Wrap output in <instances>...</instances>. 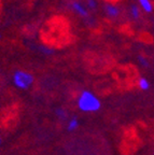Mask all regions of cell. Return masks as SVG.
Masks as SVG:
<instances>
[{
  "label": "cell",
  "instance_id": "7c38bea8",
  "mask_svg": "<svg viewBox=\"0 0 154 155\" xmlns=\"http://www.w3.org/2000/svg\"><path fill=\"white\" fill-rule=\"evenodd\" d=\"M85 5L89 11H94L97 9L98 3H97V0H85Z\"/></svg>",
  "mask_w": 154,
  "mask_h": 155
},
{
  "label": "cell",
  "instance_id": "52a82bcc",
  "mask_svg": "<svg viewBox=\"0 0 154 155\" xmlns=\"http://www.w3.org/2000/svg\"><path fill=\"white\" fill-rule=\"evenodd\" d=\"M54 114H55V116L57 117L58 120H60V121H68V119H69L70 116L69 114H68V111L66 109H64V108H62V107H58V108H56L55 111H54Z\"/></svg>",
  "mask_w": 154,
  "mask_h": 155
},
{
  "label": "cell",
  "instance_id": "ba28073f",
  "mask_svg": "<svg viewBox=\"0 0 154 155\" xmlns=\"http://www.w3.org/2000/svg\"><path fill=\"white\" fill-rule=\"evenodd\" d=\"M35 48H36V51L40 52L41 54H43V55H46V56L53 55V54L55 53L54 48H49V46L43 45V44H38V45H35Z\"/></svg>",
  "mask_w": 154,
  "mask_h": 155
},
{
  "label": "cell",
  "instance_id": "5b68a950",
  "mask_svg": "<svg viewBox=\"0 0 154 155\" xmlns=\"http://www.w3.org/2000/svg\"><path fill=\"white\" fill-rule=\"evenodd\" d=\"M79 126H80L79 120H78L77 116L73 115V116H70L69 119H68L67 124H66V128H67V130L69 133H73V131H75L79 128Z\"/></svg>",
  "mask_w": 154,
  "mask_h": 155
},
{
  "label": "cell",
  "instance_id": "9c48e42d",
  "mask_svg": "<svg viewBox=\"0 0 154 155\" xmlns=\"http://www.w3.org/2000/svg\"><path fill=\"white\" fill-rule=\"evenodd\" d=\"M138 86H139V88L141 91L147 92V91H149L151 88V83H150V81L148 80L147 78L140 77L139 80H138Z\"/></svg>",
  "mask_w": 154,
  "mask_h": 155
},
{
  "label": "cell",
  "instance_id": "277c9868",
  "mask_svg": "<svg viewBox=\"0 0 154 155\" xmlns=\"http://www.w3.org/2000/svg\"><path fill=\"white\" fill-rule=\"evenodd\" d=\"M104 11L107 16L110 18H118L121 14V9L113 3H106L104 5Z\"/></svg>",
  "mask_w": 154,
  "mask_h": 155
},
{
  "label": "cell",
  "instance_id": "6da1fadb",
  "mask_svg": "<svg viewBox=\"0 0 154 155\" xmlns=\"http://www.w3.org/2000/svg\"><path fill=\"white\" fill-rule=\"evenodd\" d=\"M77 107L81 112L94 113L101 109V100L92 91L84 90L78 96Z\"/></svg>",
  "mask_w": 154,
  "mask_h": 155
},
{
  "label": "cell",
  "instance_id": "3957f363",
  "mask_svg": "<svg viewBox=\"0 0 154 155\" xmlns=\"http://www.w3.org/2000/svg\"><path fill=\"white\" fill-rule=\"evenodd\" d=\"M68 8L72 11L75 14L78 16L82 17L84 19H89L91 17V13L89 10L86 8L84 3H82L80 0H70V2L68 3Z\"/></svg>",
  "mask_w": 154,
  "mask_h": 155
},
{
  "label": "cell",
  "instance_id": "4fadbf2b",
  "mask_svg": "<svg viewBox=\"0 0 154 155\" xmlns=\"http://www.w3.org/2000/svg\"><path fill=\"white\" fill-rule=\"evenodd\" d=\"M1 142H2V139H1V136H0V145H1Z\"/></svg>",
  "mask_w": 154,
  "mask_h": 155
},
{
  "label": "cell",
  "instance_id": "8fae6325",
  "mask_svg": "<svg viewBox=\"0 0 154 155\" xmlns=\"http://www.w3.org/2000/svg\"><path fill=\"white\" fill-rule=\"evenodd\" d=\"M137 61H138V64L141 66L142 68H149L150 66V63L148 61V58L143 55H138L137 56Z\"/></svg>",
  "mask_w": 154,
  "mask_h": 155
},
{
  "label": "cell",
  "instance_id": "7a4b0ae2",
  "mask_svg": "<svg viewBox=\"0 0 154 155\" xmlns=\"http://www.w3.org/2000/svg\"><path fill=\"white\" fill-rule=\"evenodd\" d=\"M12 82L16 88L21 91H27L32 86L35 82V77L28 71L25 70H15L12 75Z\"/></svg>",
  "mask_w": 154,
  "mask_h": 155
},
{
  "label": "cell",
  "instance_id": "30bf717a",
  "mask_svg": "<svg viewBox=\"0 0 154 155\" xmlns=\"http://www.w3.org/2000/svg\"><path fill=\"white\" fill-rule=\"evenodd\" d=\"M128 12H129V15L132 19H138L140 17V8L138 7V5L132 3V5H129Z\"/></svg>",
  "mask_w": 154,
  "mask_h": 155
},
{
  "label": "cell",
  "instance_id": "8992f818",
  "mask_svg": "<svg viewBox=\"0 0 154 155\" xmlns=\"http://www.w3.org/2000/svg\"><path fill=\"white\" fill-rule=\"evenodd\" d=\"M139 3V8L146 13H152L154 10L153 3L151 0H138Z\"/></svg>",
  "mask_w": 154,
  "mask_h": 155
},
{
  "label": "cell",
  "instance_id": "5bb4252c",
  "mask_svg": "<svg viewBox=\"0 0 154 155\" xmlns=\"http://www.w3.org/2000/svg\"><path fill=\"white\" fill-rule=\"evenodd\" d=\"M0 39H1V34H0Z\"/></svg>",
  "mask_w": 154,
  "mask_h": 155
}]
</instances>
